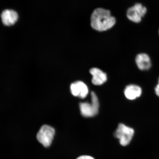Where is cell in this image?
Here are the masks:
<instances>
[{"label": "cell", "instance_id": "1", "mask_svg": "<svg viewBox=\"0 0 159 159\" xmlns=\"http://www.w3.org/2000/svg\"><path fill=\"white\" fill-rule=\"evenodd\" d=\"M91 22V26L93 29L102 32L112 28L116 23V20L111 16L109 10L98 8L93 11Z\"/></svg>", "mask_w": 159, "mask_h": 159}, {"label": "cell", "instance_id": "2", "mask_svg": "<svg viewBox=\"0 0 159 159\" xmlns=\"http://www.w3.org/2000/svg\"><path fill=\"white\" fill-rule=\"evenodd\" d=\"M91 104L88 102H82L80 104V109L83 116L89 118L98 114L99 103L98 97L94 92L91 93Z\"/></svg>", "mask_w": 159, "mask_h": 159}, {"label": "cell", "instance_id": "3", "mask_svg": "<svg viewBox=\"0 0 159 159\" xmlns=\"http://www.w3.org/2000/svg\"><path fill=\"white\" fill-rule=\"evenodd\" d=\"M134 134V129L122 124L118 125L115 132V138L118 139L123 146H128L132 141Z\"/></svg>", "mask_w": 159, "mask_h": 159}, {"label": "cell", "instance_id": "4", "mask_svg": "<svg viewBox=\"0 0 159 159\" xmlns=\"http://www.w3.org/2000/svg\"><path fill=\"white\" fill-rule=\"evenodd\" d=\"M55 134V129L48 125L41 127L37 134L38 141L45 148L50 146Z\"/></svg>", "mask_w": 159, "mask_h": 159}, {"label": "cell", "instance_id": "5", "mask_svg": "<svg viewBox=\"0 0 159 159\" xmlns=\"http://www.w3.org/2000/svg\"><path fill=\"white\" fill-rule=\"evenodd\" d=\"M147 8L140 3H136L127 10V16L130 21L135 23H140L142 18L146 15Z\"/></svg>", "mask_w": 159, "mask_h": 159}, {"label": "cell", "instance_id": "6", "mask_svg": "<svg viewBox=\"0 0 159 159\" xmlns=\"http://www.w3.org/2000/svg\"><path fill=\"white\" fill-rule=\"evenodd\" d=\"M71 94L74 96L81 98H84L87 96L89 89L86 84L81 81H77L70 85Z\"/></svg>", "mask_w": 159, "mask_h": 159}, {"label": "cell", "instance_id": "7", "mask_svg": "<svg viewBox=\"0 0 159 159\" xmlns=\"http://www.w3.org/2000/svg\"><path fill=\"white\" fill-rule=\"evenodd\" d=\"M1 17L3 24L7 26L14 25L18 19L16 12L12 10H5L1 14Z\"/></svg>", "mask_w": 159, "mask_h": 159}, {"label": "cell", "instance_id": "8", "mask_svg": "<svg viewBox=\"0 0 159 159\" xmlns=\"http://www.w3.org/2000/svg\"><path fill=\"white\" fill-rule=\"evenodd\" d=\"M91 74L92 75V83L95 85H102L107 80L106 73L100 69L97 68H93L90 70Z\"/></svg>", "mask_w": 159, "mask_h": 159}, {"label": "cell", "instance_id": "9", "mask_svg": "<svg viewBox=\"0 0 159 159\" xmlns=\"http://www.w3.org/2000/svg\"><path fill=\"white\" fill-rule=\"evenodd\" d=\"M142 89L135 85H128L125 88L124 93L126 98L130 100H134L140 97L142 94Z\"/></svg>", "mask_w": 159, "mask_h": 159}, {"label": "cell", "instance_id": "10", "mask_svg": "<svg viewBox=\"0 0 159 159\" xmlns=\"http://www.w3.org/2000/svg\"><path fill=\"white\" fill-rule=\"evenodd\" d=\"M136 61L137 66L141 70H147L151 67L150 57L145 53H141L137 56Z\"/></svg>", "mask_w": 159, "mask_h": 159}, {"label": "cell", "instance_id": "11", "mask_svg": "<svg viewBox=\"0 0 159 159\" xmlns=\"http://www.w3.org/2000/svg\"><path fill=\"white\" fill-rule=\"evenodd\" d=\"M76 159H95L93 157L89 156H82L79 157Z\"/></svg>", "mask_w": 159, "mask_h": 159}, {"label": "cell", "instance_id": "12", "mask_svg": "<svg viewBox=\"0 0 159 159\" xmlns=\"http://www.w3.org/2000/svg\"><path fill=\"white\" fill-rule=\"evenodd\" d=\"M155 92L156 94L158 96H159V79L158 80V84L157 85L156 88H155Z\"/></svg>", "mask_w": 159, "mask_h": 159}]
</instances>
